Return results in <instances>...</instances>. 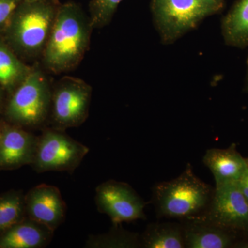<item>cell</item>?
I'll return each instance as SVG.
<instances>
[{
    "instance_id": "cell-1",
    "label": "cell",
    "mask_w": 248,
    "mask_h": 248,
    "mask_svg": "<svg viewBox=\"0 0 248 248\" xmlns=\"http://www.w3.org/2000/svg\"><path fill=\"white\" fill-rule=\"evenodd\" d=\"M93 29L90 16L79 4H60L41 58L45 69L53 74L75 69L89 49Z\"/></svg>"
},
{
    "instance_id": "cell-2",
    "label": "cell",
    "mask_w": 248,
    "mask_h": 248,
    "mask_svg": "<svg viewBox=\"0 0 248 248\" xmlns=\"http://www.w3.org/2000/svg\"><path fill=\"white\" fill-rule=\"evenodd\" d=\"M153 192L158 216L185 221L205 213L214 189L197 177L188 164L179 177L155 184Z\"/></svg>"
},
{
    "instance_id": "cell-3",
    "label": "cell",
    "mask_w": 248,
    "mask_h": 248,
    "mask_svg": "<svg viewBox=\"0 0 248 248\" xmlns=\"http://www.w3.org/2000/svg\"><path fill=\"white\" fill-rule=\"evenodd\" d=\"M60 4L58 0L22 1L5 30L10 45L28 58H42Z\"/></svg>"
},
{
    "instance_id": "cell-4",
    "label": "cell",
    "mask_w": 248,
    "mask_h": 248,
    "mask_svg": "<svg viewBox=\"0 0 248 248\" xmlns=\"http://www.w3.org/2000/svg\"><path fill=\"white\" fill-rule=\"evenodd\" d=\"M219 0H152L151 11L163 44L172 45L223 9Z\"/></svg>"
},
{
    "instance_id": "cell-5",
    "label": "cell",
    "mask_w": 248,
    "mask_h": 248,
    "mask_svg": "<svg viewBox=\"0 0 248 248\" xmlns=\"http://www.w3.org/2000/svg\"><path fill=\"white\" fill-rule=\"evenodd\" d=\"M52 89L41 67H32L27 78L13 91L5 115L12 124L22 128H37L48 120Z\"/></svg>"
},
{
    "instance_id": "cell-6",
    "label": "cell",
    "mask_w": 248,
    "mask_h": 248,
    "mask_svg": "<svg viewBox=\"0 0 248 248\" xmlns=\"http://www.w3.org/2000/svg\"><path fill=\"white\" fill-rule=\"evenodd\" d=\"M92 88L79 78L65 76L52 89L48 120L52 128L63 130L84 124L89 117Z\"/></svg>"
},
{
    "instance_id": "cell-7",
    "label": "cell",
    "mask_w": 248,
    "mask_h": 248,
    "mask_svg": "<svg viewBox=\"0 0 248 248\" xmlns=\"http://www.w3.org/2000/svg\"><path fill=\"white\" fill-rule=\"evenodd\" d=\"M89 148L63 130L45 129L37 138L35 157L31 166L36 172L73 173L89 153Z\"/></svg>"
},
{
    "instance_id": "cell-8",
    "label": "cell",
    "mask_w": 248,
    "mask_h": 248,
    "mask_svg": "<svg viewBox=\"0 0 248 248\" xmlns=\"http://www.w3.org/2000/svg\"><path fill=\"white\" fill-rule=\"evenodd\" d=\"M194 219L211 223L235 234H248V202L237 182L215 186L205 213Z\"/></svg>"
},
{
    "instance_id": "cell-9",
    "label": "cell",
    "mask_w": 248,
    "mask_h": 248,
    "mask_svg": "<svg viewBox=\"0 0 248 248\" xmlns=\"http://www.w3.org/2000/svg\"><path fill=\"white\" fill-rule=\"evenodd\" d=\"M95 203L98 211L108 216L113 225L146 218V202L126 183H102L96 188Z\"/></svg>"
},
{
    "instance_id": "cell-10",
    "label": "cell",
    "mask_w": 248,
    "mask_h": 248,
    "mask_svg": "<svg viewBox=\"0 0 248 248\" xmlns=\"http://www.w3.org/2000/svg\"><path fill=\"white\" fill-rule=\"evenodd\" d=\"M27 217L55 232L64 221L66 205L56 186L42 184L24 197Z\"/></svg>"
},
{
    "instance_id": "cell-11",
    "label": "cell",
    "mask_w": 248,
    "mask_h": 248,
    "mask_svg": "<svg viewBox=\"0 0 248 248\" xmlns=\"http://www.w3.org/2000/svg\"><path fill=\"white\" fill-rule=\"evenodd\" d=\"M37 138L19 125L2 124L0 170L17 169L31 165L35 157Z\"/></svg>"
},
{
    "instance_id": "cell-12",
    "label": "cell",
    "mask_w": 248,
    "mask_h": 248,
    "mask_svg": "<svg viewBox=\"0 0 248 248\" xmlns=\"http://www.w3.org/2000/svg\"><path fill=\"white\" fill-rule=\"evenodd\" d=\"M203 162L211 171L215 186L239 182L248 169L246 159L238 152L234 143L225 149L208 150Z\"/></svg>"
},
{
    "instance_id": "cell-13",
    "label": "cell",
    "mask_w": 248,
    "mask_h": 248,
    "mask_svg": "<svg viewBox=\"0 0 248 248\" xmlns=\"http://www.w3.org/2000/svg\"><path fill=\"white\" fill-rule=\"evenodd\" d=\"M185 223L182 226L186 248H234L238 243L237 234L215 225L199 219Z\"/></svg>"
},
{
    "instance_id": "cell-14",
    "label": "cell",
    "mask_w": 248,
    "mask_h": 248,
    "mask_svg": "<svg viewBox=\"0 0 248 248\" xmlns=\"http://www.w3.org/2000/svg\"><path fill=\"white\" fill-rule=\"evenodd\" d=\"M55 232L30 218L0 235V248H42L48 246Z\"/></svg>"
},
{
    "instance_id": "cell-15",
    "label": "cell",
    "mask_w": 248,
    "mask_h": 248,
    "mask_svg": "<svg viewBox=\"0 0 248 248\" xmlns=\"http://www.w3.org/2000/svg\"><path fill=\"white\" fill-rule=\"evenodd\" d=\"M221 33L230 46H248V0H237L221 21Z\"/></svg>"
},
{
    "instance_id": "cell-16",
    "label": "cell",
    "mask_w": 248,
    "mask_h": 248,
    "mask_svg": "<svg viewBox=\"0 0 248 248\" xmlns=\"http://www.w3.org/2000/svg\"><path fill=\"white\" fill-rule=\"evenodd\" d=\"M141 248H185L183 226L174 223H153L140 236Z\"/></svg>"
},
{
    "instance_id": "cell-17",
    "label": "cell",
    "mask_w": 248,
    "mask_h": 248,
    "mask_svg": "<svg viewBox=\"0 0 248 248\" xmlns=\"http://www.w3.org/2000/svg\"><path fill=\"white\" fill-rule=\"evenodd\" d=\"M32 68L23 63L9 45L0 40V86L3 90L12 93Z\"/></svg>"
},
{
    "instance_id": "cell-18",
    "label": "cell",
    "mask_w": 248,
    "mask_h": 248,
    "mask_svg": "<svg viewBox=\"0 0 248 248\" xmlns=\"http://www.w3.org/2000/svg\"><path fill=\"white\" fill-rule=\"evenodd\" d=\"M141 235L124 229L122 224L113 225L104 234L89 235L85 243L87 248H141Z\"/></svg>"
},
{
    "instance_id": "cell-19",
    "label": "cell",
    "mask_w": 248,
    "mask_h": 248,
    "mask_svg": "<svg viewBox=\"0 0 248 248\" xmlns=\"http://www.w3.org/2000/svg\"><path fill=\"white\" fill-rule=\"evenodd\" d=\"M24 197L22 191L0 195V235L27 218Z\"/></svg>"
},
{
    "instance_id": "cell-20",
    "label": "cell",
    "mask_w": 248,
    "mask_h": 248,
    "mask_svg": "<svg viewBox=\"0 0 248 248\" xmlns=\"http://www.w3.org/2000/svg\"><path fill=\"white\" fill-rule=\"evenodd\" d=\"M123 0H92L89 4L90 19L93 29L110 24L119 4Z\"/></svg>"
},
{
    "instance_id": "cell-21",
    "label": "cell",
    "mask_w": 248,
    "mask_h": 248,
    "mask_svg": "<svg viewBox=\"0 0 248 248\" xmlns=\"http://www.w3.org/2000/svg\"><path fill=\"white\" fill-rule=\"evenodd\" d=\"M22 0H0V31L6 30Z\"/></svg>"
},
{
    "instance_id": "cell-22",
    "label": "cell",
    "mask_w": 248,
    "mask_h": 248,
    "mask_svg": "<svg viewBox=\"0 0 248 248\" xmlns=\"http://www.w3.org/2000/svg\"><path fill=\"white\" fill-rule=\"evenodd\" d=\"M240 190L248 202V169L242 177L237 182Z\"/></svg>"
},
{
    "instance_id": "cell-23",
    "label": "cell",
    "mask_w": 248,
    "mask_h": 248,
    "mask_svg": "<svg viewBox=\"0 0 248 248\" xmlns=\"http://www.w3.org/2000/svg\"><path fill=\"white\" fill-rule=\"evenodd\" d=\"M246 91L248 93V57L247 60V71H246Z\"/></svg>"
},
{
    "instance_id": "cell-24",
    "label": "cell",
    "mask_w": 248,
    "mask_h": 248,
    "mask_svg": "<svg viewBox=\"0 0 248 248\" xmlns=\"http://www.w3.org/2000/svg\"><path fill=\"white\" fill-rule=\"evenodd\" d=\"M1 90H3V89L0 86V107H1V102H2V93H1Z\"/></svg>"
},
{
    "instance_id": "cell-25",
    "label": "cell",
    "mask_w": 248,
    "mask_h": 248,
    "mask_svg": "<svg viewBox=\"0 0 248 248\" xmlns=\"http://www.w3.org/2000/svg\"><path fill=\"white\" fill-rule=\"evenodd\" d=\"M1 130H2V124H0V141L1 138Z\"/></svg>"
},
{
    "instance_id": "cell-26",
    "label": "cell",
    "mask_w": 248,
    "mask_h": 248,
    "mask_svg": "<svg viewBox=\"0 0 248 248\" xmlns=\"http://www.w3.org/2000/svg\"><path fill=\"white\" fill-rule=\"evenodd\" d=\"M22 1H40V0H22Z\"/></svg>"
},
{
    "instance_id": "cell-27",
    "label": "cell",
    "mask_w": 248,
    "mask_h": 248,
    "mask_svg": "<svg viewBox=\"0 0 248 248\" xmlns=\"http://www.w3.org/2000/svg\"><path fill=\"white\" fill-rule=\"evenodd\" d=\"M246 161H247L248 164V157L246 158Z\"/></svg>"
},
{
    "instance_id": "cell-28",
    "label": "cell",
    "mask_w": 248,
    "mask_h": 248,
    "mask_svg": "<svg viewBox=\"0 0 248 248\" xmlns=\"http://www.w3.org/2000/svg\"><path fill=\"white\" fill-rule=\"evenodd\" d=\"M219 1H223V0H219Z\"/></svg>"
}]
</instances>
